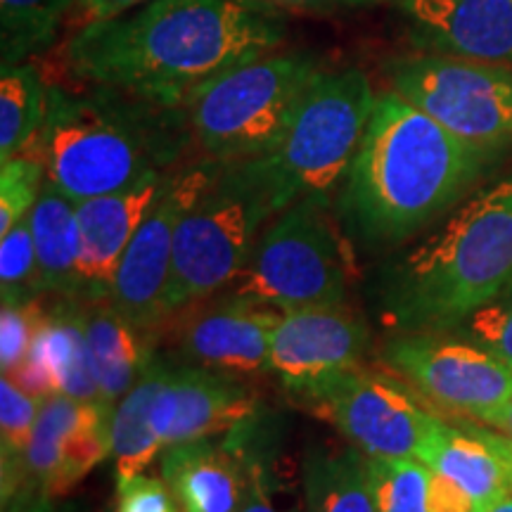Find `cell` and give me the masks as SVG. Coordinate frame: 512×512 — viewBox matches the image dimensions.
<instances>
[{"label": "cell", "instance_id": "1", "mask_svg": "<svg viewBox=\"0 0 512 512\" xmlns=\"http://www.w3.org/2000/svg\"><path fill=\"white\" fill-rule=\"evenodd\" d=\"M285 22L249 0H152L110 19H91L64 46L69 72L183 110L204 83L280 50Z\"/></svg>", "mask_w": 512, "mask_h": 512}, {"label": "cell", "instance_id": "2", "mask_svg": "<svg viewBox=\"0 0 512 512\" xmlns=\"http://www.w3.org/2000/svg\"><path fill=\"white\" fill-rule=\"evenodd\" d=\"M494 157L384 91L339 185V216L366 245H396L456 207Z\"/></svg>", "mask_w": 512, "mask_h": 512}, {"label": "cell", "instance_id": "3", "mask_svg": "<svg viewBox=\"0 0 512 512\" xmlns=\"http://www.w3.org/2000/svg\"><path fill=\"white\" fill-rule=\"evenodd\" d=\"M188 138V119L176 107L112 88L72 93L53 86L46 121L29 150L46 164L48 183L83 202L176 169Z\"/></svg>", "mask_w": 512, "mask_h": 512}, {"label": "cell", "instance_id": "4", "mask_svg": "<svg viewBox=\"0 0 512 512\" xmlns=\"http://www.w3.org/2000/svg\"><path fill=\"white\" fill-rule=\"evenodd\" d=\"M512 290V176L477 192L384 273L382 316L401 332L451 330Z\"/></svg>", "mask_w": 512, "mask_h": 512}, {"label": "cell", "instance_id": "5", "mask_svg": "<svg viewBox=\"0 0 512 512\" xmlns=\"http://www.w3.org/2000/svg\"><path fill=\"white\" fill-rule=\"evenodd\" d=\"M361 69L320 72L271 150L247 159L273 216L306 197H330L347 176L375 107Z\"/></svg>", "mask_w": 512, "mask_h": 512}, {"label": "cell", "instance_id": "6", "mask_svg": "<svg viewBox=\"0 0 512 512\" xmlns=\"http://www.w3.org/2000/svg\"><path fill=\"white\" fill-rule=\"evenodd\" d=\"M320 72L313 55L280 50L235 64L185 102L192 138L219 162L261 157L283 136Z\"/></svg>", "mask_w": 512, "mask_h": 512}, {"label": "cell", "instance_id": "7", "mask_svg": "<svg viewBox=\"0 0 512 512\" xmlns=\"http://www.w3.org/2000/svg\"><path fill=\"white\" fill-rule=\"evenodd\" d=\"M330 207V197H306L280 211L223 292L280 313L342 306L351 254Z\"/></svg>", "mask_w": 512, "mask_h": 512}, {"label": "cell", "instance_id": "8", "mask_svg": "<svg viewBox=\"0 0 512 512\" xmlns=\"http://www.w3.org/2000/svg\"><path fill=\"white\" fill-rule=\"evenodd\" d=\"M273 211L247 162H221L176 228L166 318L219 294L247 266ZM166 323V320H164Z\"/></svg>", "mask_w": 512, "mask_h": 512}, {"label": "cell", "instance_id": "9", "mask_svg": "<svg viewBox=\"0 0 512 512\" xmlns=\"http://www.w3.org/2000/svg\"><path fill=\"white\" fill-rule=\"evenodd\" d=\"M392 91L453 136L498 155L512 143L510 64L427 55L387 64Z\"/></svg>", "mask_w": 512, "mask_h": 512}, {"label": "cell", "instance_id": "10", "mask_svg": "<svg viewBox=\"0 0 512 512\" xmlns=\"http://www.w3.org/2000/svg\"><path fill=\"white\" fill-rule=\"evenodd\" d=\"M380 361L444 418L484 422L512 394V370L451 330L399 332Z\"/></svg>", "mask_w": 512, "mask_h": 512}, {"label": "cell", "instance_id": "11", "mask_svg": "<svg viewBox=\"0 0 512 512\" xmlns=\"http://www.w3.org/2000/svg\"><path fill=\"white\" fill-rule=\"evenodd\" d=\"M299 406L377 460L420 458L444 420L399 377L366 368L342 375Z\"/></svg>", "mask_w": 512, "mask_h": 512}, {"label": "cell", "instance_id": "12", "mask_svg": "<svg viewBox=\"0 0 512 512\" xmlns=\"http://www.w3.org/2000/svg\"><path fill=\"white\" fill-rule=\"evenodd\" d=\"M110 418L98 403L43 399L22 460L3 467V512L53 503L91 475L110 456Z\"/></svg>", "mask_w": 512, "mask_h": 512}, {"label": "cell", "instance_id": "13", "mask_svg": "<svg viewBox=\"0 0 512 512\" xmlns=\"http://www.w3.org/2000/svg\"><path fill=\"white\" fill-rule=\"evenodd\" d=\"M219 166V159L211 157L188 166H176L136 235L128 242L124 259L117 268L110 302L145 335L162 330L166 320L164 297L174 264L178 223L216 176Z\"/></svg>", "mask_w": 512, "mask_h": 512}, {"label": "cell", "instance_id": "14", "mask_svg": "<svg viewBox=\"0 0 512 512\" xmlns=\"http://www.w3.org/2000/svg\"><path fill=\"white\" fill-rule=\"evenodd\" d=\"M283 313L219 292L171 313L162 328L181 361L240 380L271 370V339Z\"/></svg>", "mask_w": 512, "mask_h": 512}, {"label": "cell", "instance_id": "15", "mask_svg": "<svg viewBox=\"0 0 512 512\" xmlns=\"http://www.w3.org/2000/svg\"><path fill=\"white\" fill-rule=\"evenodd\" d=\"M370 347L366 320L342 306L283 313L271 339V370L294 401H304L363 368Z\"/></svg>", "mask_w": 512, "mask_h": 512}, {"label": "cell", "instance_id": "16", "mask_svg": "<svg viewBox=\"0 0 512 512\" xmlns=\"http://www.w3.org/2000/svg\"><path fill=\"white\" fill-rule=\"evenodd\" d=\"M259 396L240 377L171 358L155 403V427L164 448L228 434L259 418Z\"/></svg>", "mask_w": 512, "mask_h": 512}, {"label": "cell", "instance_id": "17", "mask_svg": "<svg viewBox=\"0 0 512 512\" xmlns=\"http://www.w3.org/2000/svg\"><path fill=\"white\" fill-rule=\"evenodd\" d=\"M401 8L422 53L512 67V0H403Z\"/></svg>", "mask_w": 512, "mask_h": 512}, {"label": "cell", "instance_id": "18", "mask_svg": "<svg viewBox=\"0 0 512 512\" xmlns=\"http://www.w3.org/2000/svg\"><path fill=\"white\" fill-rule=\"evenodd\" d=\"M171 171L147 174L128 188L76 202L81 226L79 275L83 302H110L128 242L136 235Z\"/></svg>", "mask_w": 512, "mask_h": 512}, {"label": "cell", "instance_id": "19", "mask_svg": "<svg viewBox=\"0 0 512 512\" xmlns=\"http://www.w3.org/2000/svg\"><path fill=\"white\" fill-rule=\"evenodd\" d=\"M247 425L228 432L223 441L209 437L164 448L162 477L181 512L242 508L249 491Z\"/></svg>", "mask_w": 512, "mask_h": 512}, {"label": "cell", "instance_id": "20", "mask_svg": "<svg viewBox=\"0 0 512 512\" xmlns=\"http://www.w3.org/2000/svg\"><path fill=\"white\" fill-rule=\"evenodd\" d=\"M8 377L36 399L64 394L100 406L83 335V299L60 297L50 306L27 358Z\"/></svg>", "mask_w": 512, "mask_h": 512}, {"label": "cell", "instance_id": "21", "mask_svg": "<svg viewBox=\"0 0 512 512\" xmlns=\"http://www.w3.org/2000/svg\"><path fill=\"white\" fill-rule=\"evenodd\" d=\"M83 335L100 406L112 415L155 356L150 335L140 332L112 302H83Z\"/></svg>", "mask_w": 512, "mask_h": 512}, {"label": "cell", "instance_id": "22", "mask_svg": "<svg viewBox=\"0 0 512 512\" xmlns=\"http://www.w3.org/2000/svg\"><path fill=\"white\" fill-rule=\"evenodd\" d=\"M458 422L463 425L441 420L418 460L456 482L477 503L479 512H486L498 498L510 494L508 470L489 427L472 420Z\"/></svg>", "mask_w": 512, "mask_h": 512}, {"label": "cell", "instance_id": "23", "mask_svg": "<svg viewBox=\"0 0 512 512\" xmlns=\"http://www.w3.org/2000/svg\"><path fill=\"white\" fill-rule=\"evenodd\" d=\"M29 223L43 294L81 299V226L76 202L46 181Z\"/></svg>", "mask_w": 512, "mask_h": 512}, {"label": "cell", "instance_id": "24", "mask_svg": "<svg viewBox=\"0 0 512 512\" xmlns=\"http://www.w3.org/2000/svg\"><path fill=\"white\" fill-rule=\"evenodd\" d=\"M169 363V356H152L143 375L112 411L110 458L117 465V475L143 472L164 451L155 427V403L169 373Z\"/></svg>", "mask_w": 512, "mask_h": 512}, {"label": "cell", "instance_id": "25", "mask_svg": "<svg viewBox=\"0 0 512 512\" xmlns=\"http://www.w3.org/2000/svg\"><path fill=\"white\" fill-rule=\"evenodd\" d=\"M306 512H377L368 460L354 446H311L302 463Z\"/></svg>", "mask_w": 512, "mask_h": 512}, {"label": "cell", "instance_id": "26", "mask_svg": "<svg viewBox=\"0 0 512 512\" xmlns=\"http://www.w3.org/2000/svg\"><path fill=\"white\" fill-rule=\"evenodd\" d=\"M48 110V88L34 64L0 67V162L27 152L41 133Z\"/></svg>", "mask_w": 512, "mask_h": 512}, {"label": "cell", "instance_id": "27", "mask_svg": "<svg viewBox=\"0 0 512 512\" xmlns=\"http://www.w3.org/2000/svg\"><path fill=\"white\" fill-rule=\"evenodd\" d=\"M76 0H0L3 64L29 62L53 46Z\"/></svg>", "mask_w": 512, "mask_h": 512}, {"label": "cell", "instance_id": "28", "mask_svg": "<svg viewBox=\"0 0 512 512\" xmlns=\"http://www.w3.org/2000/svg\"><path fill=\"white\" fill-rule=\"evenodd\" d=\"M368 460L377 512H437L439 472L418 458Z\"/></svg>", "mask_w": 512, "mask_h": 512}, {"label": "cell", "instance_id": "29", "mask_svg": "<svg viewBox=\"0 0 512 512\" xmlns=\"http://www.w3.org/2000/svg\"><path fill=\"white\" fill-rule=\"evenodd\" d=\"M0 297H3V304L46 297L29 219L19 221L15 228L0 235Z\"/></svg>", "mask_w": 512, "mask_h": 512}, {"label": "cell", "instance_id": "30", "mask_svg": "<svg viewBox=\"0 0 512 512\" xmlns=\"http://www.w3.org/2000/svg\"><path fill=\"white\" fill-rule=\"evenodd\" d=\"M46 185V164L34 150L0 162V235L29 219Z\"/></svg>", "mask_w": 512, "mask_h": 512}, {"label": "cell", "instance_id": "31", "mask_svg": "<svg viewBox=\"0 0 512 512\" xmlns=\"http://www.w3.org/2000/svg\"><path fill=\"white\" fill-rule=\"evenodd\" d=\"M252 420L247 425L249 439V491L245 503L238 512H306L304 494H299L297 486L287 484L278 470L268 463L266 453L256 448L259 430Z\"/></svg>", "mask_w": 512, "mask_h": 512}, {"label": "cell", "instance_id": "32", "mask_svg": "<svg viewBox=\"0 0 512 512\" xmlns=\"http://www.w3.org/2000/svg\"><path fill=\"white\" fill-rule=\"evenodd\" d=\"M41 401L17 387L8 375L0 380V458L3 467H12L22 460L31 434H34Z\"/></svg>", "mask_w": 512, "mask_h": 512}, {"label": "cell", "instance_id": "33", "mask_svg": "<svg viewBox=\"0 0 512 512\" xmlns=\"http://www.w3.org/2000/svg\"><path fill=\"white\" fill-rule=\"evenodd\" d=\"M451 332L479 344L512 370V290L470 313Z\"/></svg>", "mask_w": 512, "mask_h": 512}, {"label": "cell", "instance_id": "34", "mask_svg": "<svg viewBox=\"0 0 512 512\" xmlns=\"http://www.w3.org/2000/svg\"><path fill=\"white\" fill-rule=\"evenodd\" d=\"M48 318L43 297L19 304H3L0 311V366L3 375L15 373L27 358L31 344Z\"/></svg>", "mask_w": 512, "mask_h": 512}, {"label": "cell", "instance_id": "35", "mask_svg": "<svg viewBox=\"0 0 512 512\" xmlns=\"http://www.w3.org/2000/svg\"><path fill=\"white\" fill-rule=\"evenodd\" d=\"M176 498L164 479L145 472L117 475V505L114 512H178Z\"/></svg>", "mask_w": 512, "mask_h": 512}, {"label": "cell", "instance_id": "36", "mask_svg": "<svg viewBox=\"0 0 512 512\" xmlns=\"http://www.w3.org/2000/svg\"><path fill=\"white\" fill-rule=\"evenodd\" d=\"M145 3H152V0H76L79 10L88 17V22L124 15V12L136 10Z\"/></svg>", "mask_w": 512, "mask_h": 512}, {"label": "cell", "instance_id": "37", "mask_svg": "<svg viewBox=\"0 0 512 512\" xmlns=\"http://www.w3.org/2000/svg\"><path fill=\"white\" fill-rule=\"evenodd\" d=\"M249 3L278 12V10H332V8H347V5L373 3V0H249Z\"/></svg>", "mask_w": 512, "mask_h": 512}, {"label": "cell", "instance_id": "38", "mask_svg": "<svg viewBox=\"0 0 512 512\" xmlns=\"http://www.w3.org/2000/svg\"><path fill=\"white\" fill-rule=\"evenodd\" d=\"M479 425L489 427V430L503 434L505 439L512 441V394L508 396V401L498 408V411L491 413L489 418H486L484 422H479Z\"/></svg>", "mask_w": 512, "mask_h": 512}, {"label": "cell", "instance_id": "39", "mask_svg": "<svg viewBox=\"0 0 512 512\" xmlns=\"http://www.w3.org/2000/svg\"><path fill=\"white\" fill-rule=\"evenodd\" d=\"M489 432H491V439H494V444L498 448V453H501V456H503L505 470H508V489H510V494H512V441L505 439L503 434H498L494 430H489Z\"/></svg>", "mask_w": 512, "mask_h": 512}, {"label": "cell", "instance_id": "40", "mask_svg": "<svg viewBox=\"0 0 512 512\" xmlns=\"http://www.w3.org/2000/svg\"><path fill=\"white\" fill-rule=\"evenodd\" d=\"M486 512H512V494H505L498 498V501Z\"/></svg>", "mask_w": 512, "mask_h": 512}, {"label": "cell", "instance_id": "41", "mask_svg": "<svg viewBox=\"0 0 512 512\" xmlns=\"http://www.w3.org/2000/svg\"><path fill=\"white\" fill-rule=\"evenodd\" d=\"M10 512H50V503L29 505V508H19V510H10Z\"/></svg>", "mask_w": 512, "mask_h": 512}]
</instances>
